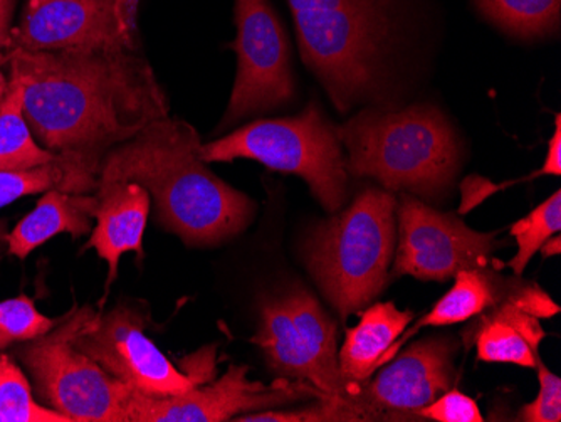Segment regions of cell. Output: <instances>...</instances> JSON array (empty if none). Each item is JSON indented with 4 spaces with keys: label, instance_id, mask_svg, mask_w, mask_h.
Instances as JSON below:
<instances>
[{
    "label": "cell",
    "instance_id": "obj_14",
    "mask_svg": "<svg viewBox=\"0 0 561 422\" xmlns=\"http://www.w3.org/2000/svg\"><path fill=\"white\" fill-rule=\"evenodd\" d=\"M11 37L25 52L134 47L118 0H27Z\"/></svg>",
    "mask_w": 561,
    "mask_h": 422
},
{
    "label": "cell",
    "instance_id": "obj_24",
    "mask_svg": "<svg viewBox=\"0 0 561 422\" xmlns=\"http://www.w3.org/2000/svg\"><path fill=\"white\" fill-rule=\"evenodd\" d=\"M561 228V192H554L543 204L531 210L528 216L523 217L516 225H513L512 235L518 242V254L510 261V267L515 271L516 276H522L525 267L541 246L558 235Z\"/></svg>",
    "mask_w": 561,
    "mask_h": 422
},
{
    "label": "cell",
    "instance_id": "obj_12",
    "mask_svg": "<svg viewBox=\"0 0 561 422\" xmlns=\"http://www.w3.org/2000/svg\"><path fill=\"white\" fill-rule=\"evenodd\" d=\"M396 217L399 244L393 276L447 282L459 271L488 270L496 250L494 232L474 231L454 214L432 209L411 194H402Z\"/></svg>",
    "mask_w": 561,
    "mask_h": 422
},
{
    "label": "cell",
    "instance_id": "obj_31",
    "mask_svg": "<svg viewBox=\"0 0 561 422\" xmlns=\"http://www.w3.org/2000/svg\"><path fill=\"white\" fill-rule=\"evenodd\" d=\"M541 253L545 254V256H557V254H560L561 248H560V238L554 239H548L547 242H545L543 246H541Z\"/></svg>",
    "mask_w": 561,
    "mask_h": 422
},
{
    "label": "cell",
    "instance_id": "obj_17",
    "mask_svg": "<svg viewBox=\"0 0 561 422\" xmlns=\"http://www.w3.org/2000/svg\"><path fill=\"white\" fill-rule=\"evenodd\" d=\"M98 198L83 194L50 189L41 197L36 209L27 214L8 235L9 253L14 256H30L36 248L55 236L68 232L78 239L91 231V219L96 213Z\"/></svg>",
    "mask_w": 561,
    "mask_h": 422
},
{
    "label": "cell",
    "instance_id": "obj_26",
    "mask_svg": "<svg viewBox=\"0 0 561 422\" xmlns=\"http://www.w3.org/2000/svg\"><path fill=\"white\" fill-rule=\"evenodd\" d=\"M535 368L540 379V392L535 401L519 411V421L525 422H560L561 421V379L537 358Z\"/></svg>",
    "mask_w": 561,
    "mask_h": 422
},
{
    "label": "cell",
    "instance_id": "obj_30",
    "mask_svg": "<svg viewBox=\"0 0 561 422\" xmlns=\"http://www.w3.org/2000/svg\"><path fill=\"white\" fill-rule=\"evenodd\" d=\"M9 65V53L5 55V53L0 52V102L4 100L5 91H8V83L9 81L5 80V75L2 69L5 68V66Z\"/></svg>",
    "mask_w": 561,
    "mask_h": 422
},
{
    "label": "cell",
    "instance_id": "obj_22",
    "mask_svg": "<svg viewBox=\"0 0 561 422\" xmlns=\"http://www.w3.org/2000/svg\"><path fill=\"white\" fill-rule=\"evenodd\" d=\"M488 21L512 36H548L560 26L561 0H474Z\"/></svg>",
    "mask_w": 561,
    "mask_h": 422
},
{
    "label": "cell",
    "instance_id": "obj_1",
    "mask_svg": "<svg viewBox=\"0 0 561 422\" xmlns=\"http://www.w3.org/2000/svg\"><path fill=\"white\" fill-rule=\"evenodd\" d=\"M131 49H9V80L21 84L25 122L47 150L103 159L169 116L150 65Z\"/></svg>",
    "mask_w": 561,
    "mask_h": 422
},
{
    "label": "cell",
    "instance_id": "obj_28",
    "mask_svg": "<svg viewBox=\"0 0 561 422\" xmlns=\"http://www.w3.org/2000/svg\"><path fill=\"white\" fill-rule=\"evenodd\" d=\"M541 173L543 175H554L560 178L561 175V115L557 113L554 115V134L553 137L548 141L547 159H545L543 166H541Z\"/></svg>",
    "mask_w": 561,
    "mask_h": 422
},
{
    "label": "cell",
    "instance_id": "obj_19",
    "mask_svg": "<svg viewBox=\"0 0 561 422\" xmlns=\"http://www.w3.org/2000/svg\"><path fill=\"white\" fill-rule=\"evenodd\" d=\"M100 162L101 159L87 153L62 152L46 166L0 170V207L50 189L69 194L96 191Z\"/></svg>",
    "mask_w": 561,
    "mask_h": 422
},
{
    "label": "cell",
    "instance_id": "obj_16",
    "mask_svg": "<svg viewBox=\"0 0 561 422\" xmlns=\"http://www.w3.org/2000/svg\"><path fill=\"white\" fill-rule=\"evenodd\" d=\"M96 226L83 251L93 248L108 263L106 292L118 275L122 254L144 258L141 241L150 213V194L137 182H105L96 187Z\"/></svg>",
    "mask_w": 561,
    "mask_h": 422
},
{
    "label": "cell",
    "instance_id": "obj_6",
    "mask_svg": "<svg viewBox=\"0 0 561 422\" xmlns=\"http://www.w3.org/2000/svg\"><path fill=\"white\" fill-rule=\"evenodd\" d=\"M202 159L206 163L256 160L267 169L296 173L328 213H336L345 203L348 173L342 141L317 105L306 106L298 116L260 119L202 145Z\"/></svg>",
    "mask_w": 561,
    "mask_h": 422
},
{
    "label": "cell",
    "instance_id": "obj_11",
    "mask_svg": "<svg viewBox=\"0 0 561 422\" xmlns=\"http://www.w3.org/2000/svg\"><path fill=\"white\" fill-rule=\"evenodd\" d=\"M72 342L110 376L144 396H176L201 383L162 354L145 333L144 318L130 308L116 307L105 315L87 308Z\"/></svg>",
    "mask_w": 561,
    "mask_h": 422
},
{
    "label": "cell",
    "instance_id": "obj_4",
    "mask_svg": "<svg viewBox=\"0 0 561 422\" xmlns=\"http://www.w3.org/2000/svg\"><path fill=\"white\" fill-rule=\"evenodd\" d=\"M302 61L346 112L377 80L399 0H288Z\"/></svg>",
    "mask_w": 561,
    "mask_h": 422
},
{
    "label": "cell",
    "instance_id": "obj_3",
    "mask_svg": "<svg viewBox=\"0 0 561 422\" xmlns=\"http://www.w3.org/2000/svg\"><path fill=\"white\" fill-rule=\"evenodd\" d=\"M336 130L348 150L346 173L374 178L387 191L439 198L459 170L456 134L434 106L414 105L400 112L368 109Z\"/></svg>",
    "mask_w": 561,
    "mask_h": 422
},
{
    "label": "cell",
    "instance_id": "obj_23",
    "mask_svg": "<svg viewBox=\"0 0 561 422\" xmlns=\"http://www.w3.org/2000/svg\"><path fill=\"white\" fill-rule=\"evenodd\" d=\"M0 422H71V419L37 404L21 368L0 355Z\"/></svg>",
    "mask_w": 561,
    "mask_h": 422
},
{
    "label": "cell",
    "instance_id": "obj_2",
    "mask_svg": "<svg viewBox=\"0 0 561 422\" xmlns=\"http://www.w3.org/2000/svg\"><path fill=\"white\" fill-rule=\"evenodd\" d=\"M137 182L153 197L167 231L187 246H216L244 231L256 204L210 172L197 132L182 119L159 118L101 159L98 184Z\"/></svg>",
    "mask_w": 561,
    "mask_h": 422
},
{
    "label": "cell",
    "instance_id": "obj_18",
    "mask_svg": "<svg viewBox=\"0 0 561 422\" xmlns=\"http://www.w3.org/2000/svg\"><path fill=\"white\" fill-rule=\"evenodd\" d=\"M412 320V311L399 310L392 301L367 308L360 323L346 332L339 357L343 379L352 386L367 383L378 365L387 362L390 346Z\"/></svg>",
    "mask_w": 561,
    "mask_h": 422
},
{
    "label": "cell",
    "instance_id": "obj_7",
    "mask_svg": "<svg viewBox=\"0 0 561 422\" xmlns=\"http://www.w3.org/2000/svg\"><path fill=\"white\" fill-rule=\"evenodd\" d=\"M252 342L277 376L311 384L324 396L352 397L360 387L343 379L336 323L302 286L261 305V326Z\"/></svg>",
    "mask_w": 561,
    "mask_h": 422
},
{
    "label": "cell",
    "instance_id": "obj_8",
    "mask_svg": "<svg viewBox=\"0 0 561 422\" xmlns=\"http://www.w3.org/2000/svg\"><path fill=\"white\" fill-rule=\"evenodd\" d=\"M84 310L76 311L55 332L34 339L22 351V358L39 394L71 422H128L125 404L130 387L110 376L72 342Z\"/></svg>",
    "mask_w": 561,
    "mask_h": 422
},
{
    "label": "cell",
    "instance_id": "obj_15",
    "mask_svg": "<svg viewBox=\"0 0 561 422\" xmlns=\"http://www.w3.org/2000/svg\"><path fill=\"white\" fill-rule=\"evenodd\" d=\"M560 307L538 285L515 278L497 304L471 318L462 332L466 349L474 345L478 358L494 364L537 365L545 333L540 318L558 315Z\"/></svg>",
    "mask_w": 561,
    "mask_h": 422
},
{
    "label": "cell",
    "instance_id": "obj_10",
    "mask_svg": "<svg viewBox=\"0 0 561 422\" xmlns=\"http://www.w3.org/2000/svg\"><path fill=\"white\" fill-rule=\"evenodd\" d=\"M245 365H231L209 386H194L176 396L148 397L130 390L125 411L128 422H220L238 415L270 411L279 406L324 396L301 380L280 377L271 386L249 380Z\"/></svg>",
    "mask_w": 561,
    "mask_h": 422
},
{
    "label": "cell",
    "instance_id": "obj_21",
    "mask_svg": "<svg viewBox=\"0 0 561 422\" xmlns=\"http://www.w3.org/2000/svg\"><path fill=\"white\" fill-rule=\"evenodd\" d=\"M59 153L41 148L25 122L21 84L9 80L0 102V170H24L46 166Z\"/></svg>",
    "mask_w": 561,
    "mask_h": 422
},
{
    "label": "cell",
    "instance_id": "obj_29",
    "mask_svg": "<svg viewBox=\"0 0 561 422\" xmlns=\"http://www.w3.org/2000/svg\"><path fill=\"white\" fill-rule=\"evenodd\" d=\"M15 0H0V52L12 47V14Z\"/></svg>",
    "mask_w": 561,
    "mask_h": 422
},
{
    "label": "cell",
    "instance_id": "obj_9",
    "mask_svg": "<svg viewBox=\"0 0 561 422\" xmlns=\"http://www.w3.org/2000/svg\"><path fill=\"white\" fill-rule=\"evenodd\" d=\"M238 77L222 127L286 105L295 94L285 27L267 0H236Z\"/></svg>",
    "mask_w": 561,
    "mask_h": 422
},
{
    "label": "cell",
    "instance_id": "obj_32",
    "mask_svg": "<svg viewBox=\"0 0 561 422\" xmlns=\"http://www.w3.org/2000/svg\"><path fill=\"white\" fill-rule=\"evenodd\" d=\"M5 231H8V223H5V220H0V241H5V239H8Z\"/></svg>",
    "mask_w": 561,
    "mask_h": 422
},
{
    "label": "cell",
    "instance_id": "obj_13",
    "mask_svg": "<svg viewBox=\"0 0 561 422\" xmlns=\"http://www.w3.org/2000/svg\"><path fill=\"white\" fill-rule=\"evenodd\" d=\"M456 349L449 337L421 340L350 399L378 412L383 421H422L419 411L453 389Z\"/></svg>",
    "mask_w": 561,
    "mask_h": 422
},
{
    "label": "cell",
    "instance_id": "obj_5",
    "mask_svg": "<svg viewBox=\"0 0 561 422\" xmlns=\"http://www.w3.org/2000/svg\"><path fill=\"white\" fill-rule=\"evenodd\" d=\"M396 209L390 192L367 189L348 209L320 223L306 241L308 270L343 318L360 313L389 282Z\"/></svg>",
    "mask_w": 561,
    "mask_h": 422
},
{
    "label": "cell",
    "instance_id": "obj_27",
    "mask_svg": "<svg viewBox=\"0 0 561 422\" xmlns=\"http://www.w3.org/2000/svg\"><path fill=\"white\" fill-rule=\"evenodd\" d=\"M421 419H431L439 422H482L481 412L474 399L465 396L459 390H447L436 401L425 406L419 411Z\"/></svg>",
    "mask_w": 561,
    "mask_h": 422
},
{
    "label": "cell",
    "instance_id": "obj_20",
    "mask_svg": "<svg viewBox=\"0 0 561 422\" xmlns=\"http://www.w3.org/2000/svg\"><path fill=\"white\" fill-rule=\"evenodd\" d=\"M454 278L456 285L432 308L431 313L419 321L415 330L421 327L454 326L471 320L497 304L515 282V278H504L490 267L459 271Z\"/></svg>",
    "mask_w": 561,
    "mask_h": 422
},
{
    "label": "cell",
    "instance_id": "obj_25",
    "mask_svg": "<svg viewBox=\"0 0 561 422\" xmlns=\"http://www.w3.org/2000/svg\"><path fill=\"white\" fill-rule=\"evenodd\" d=\"M58 321L44 317L30 296L0 301V349L46 335Z\"/></svg>",
    "mask_w": 561,
    "mask_h": 422
}]
</instances>
